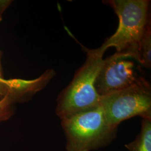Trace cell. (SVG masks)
<instances>
[{
	"label": "cell",
	"mask_w": 151,
	"mask_h": 151,
	"mask_svg": "<svg viewBox=\"0 0 151 151\" xmlns=\"http://www.w3.org/2000/svg\"><path fill=\"white\" fill-rule=\"evenodd\" d=\"M151 25H148L140 42L139 47V59L141 65L146 68L150 69L151 67Z\"/></svg>",
	"instance_id": "52a82bcc"
},
{
	"label": "cell",
	"mask_w": 151,
	"mask_h": 151,
	"mask_svg": "<svg viewBox=\"0 0 151 151\" xmlns=\"http://www.w3.org/2000/svg\"><path fill=\"white\" fill-rule=\"evenodd\" d=\"M82 48L86 52L84 64L77 70L70 83L57 99L55 114L60 120L100 106L101 96L95 84L104 53L97 48L90 49L85 47Z\"/></svg>",
	"instance_id": "7a4b0ae2"
},
{
	"label": "cell",
	"mask_w": 151,
	"mask_h": 151,
	"mask_svg": "<svg viewBox=\"0 0 151 151\" xmlns=\"http://www.w3.org/2000/svg\"><path fill=\"white\" fill-rule=\"evenodd\" d=\"M66 151H93L109 146L118 128L109 124L100 105L61 120Z\"/></svg>",
	"instance_id": "3957f363"
},
{
	"label": "cell",
	"mask_w": 151,
	"mask_h": 151,
	"mask_svg": "<svg viewBox=\"0 0 151 151\" xmlns=\"http://www.w3.org/2000/svg\"><path fill=\"white\" fill-rule=\"evenodd\" d=\"M142 78L135 71L130 57L116 52L103 60L95 87L98 94L103 96L132 86Z\"/></svg>",
	"instance_id": "5b68a950"
},
{
	"label": "cell",
	"mask_w": 151,
	"mask_h": 151,
	"mask_svg": "<svg viewBox=\"0 0 151 151\" xmlns=\"http://www.w3.org/2000/svg\"><path fill=\"white\" fill-rule=\"evenodd\" d=\"M15 104L7 95L0 99V123L10 119L15 113Z\"/></svg>",
	"instance_id": "ba28073f"
},
{
	"label": "cell",
	"mask_w": 151,
	"mask_h": 151,
	"mask_svg": "<svg viewBox=\"0 0 151 151\" xmlns=\"http://www.w3.org/2000/svg\"><path fill=\"white\" fill-rule=\"evenodd\" d=\"M104 3L113 9L119 18V25L116 32L97 49L105 53L109 48L115 47L117 53L139 62L140 42L151 23L150 1L109 0Z\"/></svg>",
	"instance_id": "6da1fadb"
},
{
	"label": "cell",
	"mask_w": 151,
	"mask_h": 151,
	"mask_svg": "<svg viewBox=\"0 0 151 151\" xmlns=\"http://www.w3.org/2000/svg\"><path fill=\"white\" fill-rule=\"evenodd\" d=\"M12 1L0 0V22L2 19V14L6 9L11 4Z\"/></svg>",
	"instance_id": "9c48e42d"
},
{
	"label": "cell",
	"mask_w": 151,
	"mask_h": 151,
	"mask_svg": "<svg viewBox=\"0 0 151 151\" xmlns=\"http://www.w3.org/2000/svg\"><path fill=\"white\" fill-rule=\"evenodd\" d=\"M100 105L108 123L118 128L134 116L151 119V88L145 78L124 90L101 96Z\"/></svg>",
	"instance_id": "277c9868"
},
{
	"label": "cell",
	"mask_w": 151,
	"mask_h": 151,
	"mask_svg": "<svg viewBox=\"0 0 151 151\" xmlns=\"http://www.w3.org/2000/svg\"><path fill=\"white\" fill-rule=\"evenodd\" d=\"M125 147L128 151H151V119H142L139 133Z\"/></svg>",
	"instance_id": "8992f818"
},
{
	"label": "cell",
	"mask_w": 151,
	"mask_h": 151,
	"mask_svg": "<svg viewBox=\"0 0 151 151\" xmlns=\"http://www.w3.org/2000/svg\"><path fill=\"white\" fill-rule=\"evenodd\" d=\"M1 57H2V52L0 50V77L4 78L3 72H2V64H1Z\"/></svg>",
	"instance_id": "30bf717a"
}]
</instances>
